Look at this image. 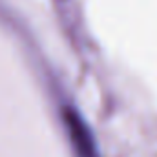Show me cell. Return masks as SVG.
Wrapping results in <instances>:
<instances>
[{
	"mask_svg": "<svg viewBox=\"0 0 157 157\" xmlns=\"http://www.w3.org/2000/svg\"><path fill=\"white\" fill-rule=\"evenodd\" d=\"M62 115H64L66 130L70 133V141H71L77 155L78 157H99V146H97L95 135H93L88 121L71 106H66Z\"/></svg>",
	"mask_w": 157,
	"mask_h": 157,
	"instance_id": "6da1fadb",
	"label": "cell"
}]
</instances>
